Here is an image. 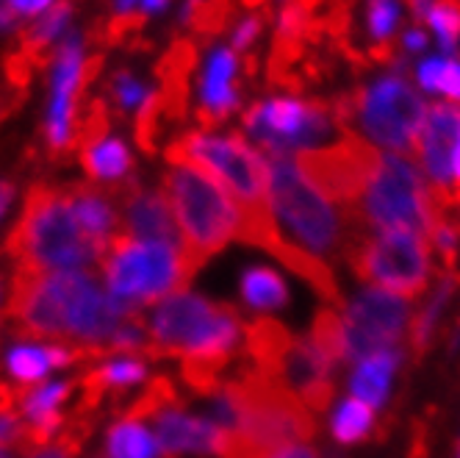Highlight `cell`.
I'll list each match as a JSON object with an SVG mask.
<instances>
[{
    "instance_id": "7c38bea8",
    "label": "cell",
    "mask_w": 460,
    "mask_h": 458,
    "mask_svg": "<svg viewBox=\"0 0 460 458\" xmlns=\"http://www.w3.org/2000/svg\"><path fill=\"white\" fill-rule=\"evenodd\" d=\"M408 301L397 294L369 289L349 303L341 317L347 362H364L375 353L397 347L408 325Z\"/></svg>"
},
{
    "instance_id": "f1b7e54d",
    "label": "cell",
    "mask_w": 460,
    "mask_h": 458,
    "mask_svg": "<svg viewBox=\"0 0 460 458\" xmlns=\"http://www.w3.org/2000/svg\"><path fill=\"white\" fill-rule=\"evenodd\" d=\"M430 25L436 28V34L441 40V48L449 53L455 50L460 40V0H438V4L427 14Z\"/></svg>"
},
{
    "instance_id": "7a4b0ae2",
    "label": "cell",
    "mask_w": 460,
    "mask_h": 458,
    "mask_svg": "<svg viewBox=\"0 0 460 458\" xmlns=\"http://www.w3.org/2000/svg\"><path fill=\"white\" fill-rule=\"evenodd\" d=\"M14 273H78L89 261H101L94 242L73 214L67 189L34 186L22 214L6 239Z\"/></svg>"
},
{
    "instance_id": "f546056e",
    "label": "cell",
    "mask_w": 460,
    "mask_h": 458,
    "mask_svg": "<svg viewBox=\"0 0 460 458\" xmlns=\"http://www.w3.org/2000/svg\"><path fill=\"white\" fill-rule=\"evenodd\" d=\"M397 20H400L397 0H369V31L375 40H380V45H385V40L394 34Z\"/></svg>"
},
{
    "instance_id": "ac0fdd59",
    "label": "cell",
    "mask_w": 460,
    "mask_h": 458,
    "mask_svg": "<svg viewBox=\"0 0 460 458\" xmlns=\"http://www.w3.org/2000/svg\"><path fill=\"white\" fill-rule=\"evenodd\" d=\"M73 4L67 0H58L53 9H48L42 17H37L34 22H28L25 28V53L28 56H42L48 50H56L58 42L73 31Z\"/></svg>"
},
{
    "instance_id": "44dd1931",
    "label": "cell",
    "mask_w": 460,
    "mask_h": 458,
    "mask_svg": "<svg viewBox=\"0 0 460 458\" xmlns=\"http://www.w3.org/2000/svg\"><path fill=\"white\" fill-rule=\"evenodd\" d=\"M53 367L50 358V345H17L6 353V373L20 383L22 391L34 389Z\"/></svg>"
},
{
    "instance_id": "4dcf8cb0",
    "label": "cell",
    "mask_w": 460,
    "mask_h": 458,
    "mask_svg": "<svg viewBox=\"0 0 460 458\" xmlns=\"http://www.w3.org/2000/svg\"><path fill=\"white\" fill-rule=\"evenodd\" d=\"M58 0H6L9 12L17 17V20H31L34 22L37 17H42L48 9H53Z\"/></svg>"
},
{
    "instance_id": "f35d334b",
    "label": "cell",
    "mask_w": 460,
    "mask_h": 458,
    "mask_svg": "<svg viewBox=\"0 0 460 458\" xmlns=\"http://www.w3.org/2000/svg\"><path fill=\"white\" fill-rule=\"evenodd\" d=\"M34 458H75V455H73L70 450H64L61 445H56V442H53L50 447H45V450H42V453H37Z\"/></svg>"
},
{
    "instance_id": "5bb4252c",
    "label": "cell",
    "mask_w": 460,
    "mask_h": 458,
    "mask_svg": "<svg viewBox=\"0 0 460 458\" xmlns=\"http://www.w3.org/2000/svg\"><path fill=\"white\" fill-rule=\"evenodd\" d=\"M111 192L119 203L122 234L142 239V242H167V245L183 247L167 194L155 189L134 186L130 181L111 186Z\"/></svg>"
},
{
    "instance_id": "d590c367",
    "label": "cell",
    "mask_w": 460,
    "mask_h": 458,
    "mask_svg": "<svg viewBox=\"0 0 460 458\" xmlns=\"http://www.w3.org/2000/svg\"><path fill=\"white\" fill-rule=\"evenodd\" d=\"M452 186H455V198L460 203V137H457L455 156H452Z\"/></svg>"
},
{
    "instance_id": "8d00e7d4",
    "label": "cell",
    "mask_w": 460,
    "mask_h": 458,
    "mask_svg": "<svg viewBox=\"0 0 460 458\" xmlns=\"http://www.w3.org/2000/svg\"><path fill=\"white\" fill-rule=\"evenodd\" d=\"M14 25H17V17L9 12L6 0H0V34H9Z\"/></svg>"
},
{
    "instance_id": "83f0119b",
    "label": "cell",
    "mask_w": 460,
    "mask_h": 458,
    "mask_svg": "<svg viewBox=\"0 0 460 458\" xmlns=\"http://www.w3.org/2000/svg\"><path fill=\"white\" fill-rule=\"evenodd\" d=\"M67 398H70V383H45V386H34L22 391L20 406L31 422H37V419L58 414V406Z\"/></svg>"
},
{
    "instance_id": "8992f818",
    "label": "cell",
    "mask_w": 460,
    "mask_h": 458,
    "mask_svg": "<svg viewBox=\"0 0 460 458\" xmlns=\"http://www.w3.org/2000/svg\"><path fill=\"white\" fill-rule=\"evenodd\" d=\"M339 128L352 122L383 148L408 156L416 153V139L427 114V106L402 78H383L367 89L341 94L331 103Z\"/></svg>"
},
{
    "instance_id": "603a6c76",
    "label": "cell",
    "mask_w": 460,
    "mask_h": 458,
    "mask_svg": "<svg viewBox=\"0 0 460 458\" xmlns=\"http://www.w3.org/2000/svg\"><path fill=\"white\" fill-rule=\"evenodd\" d=\"M158 92V86H150L145 84L137 73L130 70H117L109 81V97H111V106L119 112V114H128V117H139V112L153 101Z\"/></svg>"
},
{
    "instance_id": "9c48e42d",
    "label": "cell",
    "mask_w": 460,
    "mask_h": 458,
    "mask_svg": "<svg viewBox=\"0 0 460 458\" xmlns=\"http://www.w3.org/2000/svg\"><path fill=\"white\" fill-rule=\"evenodd\" d=\"M380 156L383 153H377L369 142L349 134V130L341 142L331 148L291 153L300 173L352 222H358V203L364 198V189L377 167Z\"/></svg>"
},
{
    "instance_id": "7402d4cb",
    "label": "cell",
    "mask_w": 460,
    "mask_h": 458,
    "mask_svg": "<svg viewBox=\"0 0 460 458\" xmlns=\"http://www.w3.org/2000/svg\"><path fill=\"white\" fill-rule=\"evenodd\" d=\"M242 298L252 309H278L286 303L288 289L283 278L270 267H250L242 275Z\"/></svg>"
},
{
    "instance_id": "6da1fadb",
    "label": "cell",
    "mask_w": 460,
    "mask_h": 458,
    "mask_svg": "<svg viewBox=\"0 0 460 458\" xmlns=\"http://www.w3.org/2000/svg\"><path fill=\"white\" fill-rule=\"evenodd\" d=\"M14 331L28 339H56L75 345L89 358L106 355L122 322L137 311L119 303L97 281L78 273H14L9 311Z\"/></svg>"
},
{
    "instance_id": "60d3db41",
    "label": "cell",
    "mask_w": 460,
    "mask_h": 458,
    "mask_svg": "<svg viewBox=\"0 0 460 458\" xmlns=\"http://www.w3.org/2000/svg\"><path fill=\"white\" fill-rule=\"evenodd\" d=\"M408 4H411L416 17H427V14H430V9H433V0H408Z\"/></svg>"
},
{
    "instance_id": "836d02e7",
    "label": "cell",
    "mask_w": 460,
    "mask_h": 458,
    "mask_svg": "<svg viewBox=\"0 0 460 458\" xmlns=\"http://www.w3.org/2000/svg\"><path fill=\"white\" fill-rule=\"evenodd\" d=\"M111 4V12H114V17H119V20H125V17H130L137 9H139V4L142 0H109Z\"/></svg>"
},
{
    "instance_id": "5b68a950",
    "label": "cell",
    "mask_w": 460,
    "mask_h": 458,
    "mask_svg": "<svg viewBox=\"0 0 460 458\" xmlns=\"http://www.w3.org/2000/svg\"><path fill=\"white\" fill-rule=\"evenodd\" d=\"M164 194L178 220L183 250L194 265L203 267L230 239H239V206L206 173L189 165H170L164 173Z\"/></svg>"
},
{
    "instance_id": "2e32d148",
    "label": "cell",
    "mask_w": 460,
    "mask_h": 458,
    "mask_svg": "<svg viewBox=\"0 0 460 458\" xmlns=\"http://www.w3.org/2000/svg\"><path fill=\"white\" fill-rule=\"evenodd\" d=\"M239 73V58L230 48H214L197 78V120L206 130L222 122L239 106V92L234 86Z\"/></svg>"
},
{
    "instance_id": "e0dca14e",
    "label": "cell",
    "mask_w": 460,
    "mask_h": 458,
    "mask_svg": "<svg viewBox=\"0 0 460 458\" xmlns=\"http://www.w3.org/2000/svg\"><path fill=\"white\" fill-rule=\"evenodd\" d=\"M67 198H70V206H73V214L75 220L81 222V228L86 231V237L94 242L97 253H106L109 242L119 234L117 231V222H119V214H117V198L111 189H103V186H94V184H75L67 189Z\"/></svg>"
},
{
    "instance_id": "ffe728a7",
    "label": "cell",
    "mask_w": 460,
    "mask_h": 458,
    "mask_svg": "<svg viewBox=\"0 0 460 458\" xmlns=\"http://www.w3.org/2000/svg\"><path fill=\"white\" fill-rule=\"evenodd\" d=\"M158 442L147 434L142 422L117 419L106 439V458H155Z\"/></svg>"
},
{
    "instance_id": "ee69618b",
    "label": "cell",
    "mask_w": 460,
    "mask_h": 458,
    "mask_svg": "<svg viewBox=\"0 0 460 458\" xmlns=\"http://www.w3.org/2000/svg\"><path fill=\"white\" fill-rule=\"evenodd\" d=\"M457 458H460V445H457Z\"/></svg>"
},
{
    "instance_id": "ba28073f",
    "label": "cell",
    "mask_w": 460,
    "mask_h": 458,
    "mask_svg": "<svg viewBox=\"0 0 460 458\" xmlns=\"http://www.w3.org/2000/svg\"><path fill=\"white\" fill-rule=\"evenodd\" d=\"M352 270L397 298H419L430 283V242L424 234L388 231L360 239L349 256Z\"/></svg>"
},
{
    "instance_id": "74e56055",
    "label": "cell",
    "mask_w": 460,
    "mask_h": 458,
    "mask_svg": "<svg viewBox=\"0 0 460 458\" xmlns=\"http://www.w3.org/2000/svg\"><path fill=\"white\" fill-rule=\"evenodd\" d=\"M424 45H427V34H424V31L413 28V31H408V34H405V48L408 50H421Z\"/></svg>"
},
{
    "instance_id": "484cf974",
    "label": "cell",
    "mask_w": 460,
    "mask_h": 458,
    "mask_svg": "<svg viewBox=\"0 0 460 458\" xmlns=\"http://www.w3.org/2000/svg\"><path fill=\"white\" fill-rule=\"evenodd\" d=\"M452 289H455V278L447 275L438 286V294H433V301L413 317V322H411V350H416V355H421L427 350V345H430V337L436 331V319H438L447 298L452 294Z\"/></svg>"
},
{
    "instance_id": "ab89813d",
    "label": "cell",
    "mask_w": 460,
    "mask_h": 458,
    "mask_svg": "<svg viewBox=\"0 0 460 458\" xmlns=\"http://www.w3.org/2000/svg\"><path fill=\"white\" fill-rule=\"evenodd\" d=\"M12 198H14V189H12V184H0V217L6 214V209H9Z\"/></svg>"
},
{
    "instance_id": "52a82bcc",
    "label": "cell",
    "mask_w": 460,
    "mask_h": 458,
    "mask_svg": "<svg viewBox=\"0 0 460 458\" xmlns=\"http://www.w3.org/2000/svg\"><path fill=\"white\" fill-rule=\"evenodd\" d=\"M430 192L411 158L400 153L380 156L377 167L358 203V222L388 231H413L424 234L430 228Z\"/></svg>"
},
{
    "instance_id": "4fadbf2b",
    "label": "cell",
    "mask_w": 460,
    "mask_h": 458,
    "mask_svg": "<svg viewBox=\"0 0 460 458\" xmlns=\"http://www.w3.org/2000/svg\"><path fill=\"white\" fill-rule=\"evenodd\" d=\"M460 137V106L457 103H436L427 109L419 139H416V158L427 173V192L430 201L452 214H460V203L452 186V156Z\"/></svg>"
},
{
    "instance_id": "4316f807",
    "label": "cell",
    "mask_w": 460,
    "mask_h": 458,
    "mask_svg": "<svg viewBox=\"0 0 460 458\" xmlns=\"http://www.w3.org/2000/svg\"><path fill=\"white\" fill-rule=\"evenodd\" d=\"M419 84L430 92H444L452 101H460V61L427 58L419 67Z\"/></svg>"
},
{
    "instance_id": "30bf717a",
    "label": "cell",
    "mask_w": 460,
    "mask_h": 458,
    "mask_svg": "<svg viewBox=\"0 0 460 458\" xmlns=\"http://www.w3.org/2000/svg\"><path fill=\"white\" fill-rule=\"evenodd\" d=\"M48 109H45V139L53 153L70 150L78 142V103L81 92L92 78V61L81 31H70L50 53L48 61Z\"/></svg>"
},
{
    "instance_id": "7bdbcfd3",
    "label": "cell",
    "mask_w": 460,
    "mask_h": 458,
    "mask_svg": "<svg viewBox=\"0 0 460 458\" xmlns=\"http://www.w3.org/2000/svg\"><path fill=\"white\" fill-rule=\"evenodd\" d=\"M203 4H214V0H203Z\"/></svg>"
},
{
    "instance_id": "cb8c5ba5",
    "label": "cell",
    "mask_w": 460,
    "mask_h": 458,
    "mask_svg": "<svg viewBox=\"0 0 460 458\" xmlns=\"http://www.w3.org/2000/svg\"><path fill=\"white\" fill-rule=\"evenodd\" d=\"M324 362H331L333 367H339L341 362H347V353H344V328H341V317L327 306L314 317L311 325V334L305 337Z\"/></svg>"
},
{
    "instance_id": "b9f144b4",
    "label": "cell",
    "mask_w": 460,
    "mask_h": 458,
    "mask_svg": "<svg viewBox=\"0 0 460 458\" xmlns=\"http://www.w3.org/2000/svg\"><path fill=\"white\" fill-rule=\"evenodd\" d=\"M0 458H12V453L6 447H0Z\"/></svg>"
},
{
    "instance_id": "d6986e66",
    "label": "cell",
    "mask_w": 460,
    "mask_h": 458,
    "mask_svg": "<svg viewBox=\"0 0 460 458\" xmlns=\"http://www.w3.org/2000/svg\"><path fill=\"white\" fill-rule=\"evenodd\" d=\"M397 370V353H375L364 362H358V370L352 373V395L358 400L369 403L372 409L380 406L385 400V391H388V383H391V375Z\"/></svg>"
},
{
    "instance_id": "9a60e30c",
    "label": "cell",
    "mask_w": 460,
    "mask_h": 458,
    "mask_svg": "<svg viewBox=\"0 0 460 458\" xmlns=\"http://www.w3.org/2000/svg\"><path fill=\"white\" fill-rule=\"evenodd\" d=\"M155 422V442L167 458H178L181 453H200V455H219L230 439V431L214 419L189 417L178 409H164L153 417Z\"/></svg>"
},
{
    "instance_id": "d4e9b609",
    "label": "cell",
    "mask_w": 460,
    "mask_h": 458,
    "mask_svg": "<svg viewBox=\"0 0 460 458\" xmlns=\"http://www.w3.org/2000/svg\"><path fill=\"white\" fill-rule=\"evenodd\" d=\"M372 422H375V409L364 400L352 398L333 417V436L344 445L360 442L372 431Z\"/></svg>"
},
{
    "instance_id": "3957f363",
    "label": "cell",
    "mask_w": 460,
    "mask_h": 458,
    "mask_svg": "<svg viewBox=\"0 0 460 458\" xmlns=\"http://www.w3.org/2000/svg\"><path fill=\"white\" fill-rule=\"evenodd\" d=\"M264 158L270 167V203L275 220L286 222L288 231L305 242L308 253L319 258H349L364 239V228L324 198L294 165L291 153H267Z\"/></svg>"
},
{
    "instance_id": "1f68e13d",
    "label": "cell",
    "mask_w": 460,
    "mask_h": 458,
    "mask_svg": "<svg viewBox=\"0 0 460 458\" xmlns=\"http://www.w3.org/2000/svg\"><path fill=\"white\" fill-rule=\"evenodd\" d=\"M261 34V17H247L239 22V28L234 31V48L236 50H244L252 45V40Z\"/></svg>"
},
{
    "instance_id": "d6a6232c",
    "label": "cell",
    "mask_w": 460,
    "mask_h": 458,
    "mask_svg": "<svg viewBox=\"0 0 460 458\" xmlns=\"http://www.w3.org/2000/svg\"><path fill=\"white\" fill-rule=\"evenodd\" d=\"M270 458H319V453L305 447V445H291V447H283V450L272 453Z\"/></svg>"
},
{
    "instance_id": "e575fe53",
    "label": "cell",
    "mask_w": 460,
    "mask_h": 458,
    "mask_svg": "<svg viewBox=\"0 0 460 458\" xmlns=\"http://www.w3.org/2000/svg\"><path fill=\"white\" fill-rule=\"evenodd\" d=\"M170 4L172 0H142L137 12H139V17H153V14H161Z\"/></svg>"
},
{
    "instance_id": "277c9868",
    "label": "cell",
    "mask_w": 460,
    "mask_h": 458,
    "mask_svg": "<svg viewBox=\"0 0 460 458\" xmlns=\"http://www.w3.org/2000/svg\"><path fill=\"white\" fill-rule=\"evenodd\" d=\"M101 267L109 294L128 306H145L167 294H181L200 270L181 245L142 242L122 231L109 242Z\"/></svg>"
},
{
    "instance_id": "8fae6325",
    "label": "cell",
    "mask_w": 460,
    "mask_h": 458,
    "mask_svg": "<svg viewBox=\"0 0 460 458\" xmlns=\"http://www.w3.org/2000/svg\"><path fill=\"white\" fill-rule=\"evenodd\" d=\"M333 125V109L322 101L300 103L288 101V97H275V101L255 103L244 114V128L267 153L311 150V145L331 134Z\"/></svg>"
}]
</instances>
